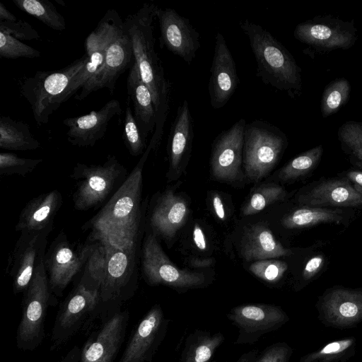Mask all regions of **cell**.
I'll return each mask as SVG.
<instances>
[{
  "label": "cell",
  "mask_w": 362,
  "mask_h": 362,
  "mask_svg": "<svg viewBox=\"0 0 362 362\" xmlns=\"http://www.w3.org/2000/svg\"><path fill=\"white\" fill-rule=\"evenodd\" d=\"M223 341V337L220 334L200 338L190 346L183 362H209Z\"/></svg>",
  "instance_id": "obj_41"
},
{
  "label": "cell",
  "mask_w": 362,
  "mask_h": 362,
  "mask_svg": "<svg viewBox=\"0 0 362 362\" xmlns=\"http://www.w3.org/2000/svg\"><path fill=\"white\" fill-rule=\"evenodd\" d=\"M0 31L19 40H32L40 37L37 31L28 22L18 19L16 21H0Z\"/></svg>",
  "instance_id": "obj_44"
},
{
  "label": "cell",
  "mask_w": 362,
  "mask_h": 362,
  "mask_svg": "<svg viewBox=\"0 0 362 362\" xmlns=\"http://www.w3.org/2000/svg\"><path fill=\"white\" fill-rule=\"evenodd\" d=\"M346 178L349 180L353 187L362 194V170H352L346 172Z\"/></svg>",
  "instance_id": "obj_47"
},
{
  "label": "cell",
  "mask_w": 362,
  "mask_h": 362,
  "mask_svg": "<svg viewBox=\"0 0 362 362\" xmlns=\"http://www.w3.org/2000/svg\"><path fill=\"white\" fill-rule=\"evenodd\" d=\"M353 343V338L331 342L318 351L304 356L300 362H323L329 361L344 352Z\"/></svg>",
  "instance_id": "obj_43"
},
{
  "label": "cell",
  "mask_w": 362,
  "mask_h": 362,
  "mask_svg": "<svg viewBox=\"0 0 362 362\" xmlns=\"http://www.w3.org/2000/svg\"><path fill=\"white\" fill-rule=\"evenodd\" d=\"M151 150L149 144L122 185L84 225L90 229L88 240L114 245L138 243L142 216V173Z\"/></svg>",
  "instance_id": "obj_2"
},
{
  "label": "cell",
  "mask_w": 362,
  "mask_h": 362,
  "mask_svg": "<svg viewBox=\"0 0 362 362\" xmlns=\"http://www.w3.org/2000/svg\"><path fill=\"white\" fill-rule=\"evenodd\" d=\"M156 18L160 27V46L190 64L201 47L199 33L190 21L171 8L158 7Z\"/></svg>",
  "instance_id": "obj_15"
},
{
  "label": "cell",
  "mask_w": 362,
  "mask_h": 362,
  "mask_svg": "<svg viewBox=\"0 0 362 362\" xmlns=\"http://www.w3.org/2000/svg\"><path fill=\"white\" fill-rule=\"evenodd\" d=\"M163 322L158 305L153 306L139 322L119 362H145L152 353Z\"/></svg>",
  "instance_id": "obj_22"
},
{
  "label": "cell",
  "mask_w": 362,
  "mask_h": 362,
  "mask_svg": "<svg viewBox=\"0 0 362 362\" xmlns=\"http://www.w3.org/2000/svg\"><path fill=\"white\" fill-rule=\"evenodd\" d=\"M88 60L85 54L64 68L39 71L23 80L21 93L29 103L37 126L47 124L49 117L70 98L71 84Z\"/></svg>",
  "instance_id": "obj_4"
},
{
  "label": "cell",
  "mask_w": 362,
  "mask_h": 362,
  "mask_svg": "<svg viewBox=\"0 0 362 362\" xmlns=\"http://www.w3.org/2000/svg\"><path fill=\"white\" fill-rule=\"evenodd\" d=\"M288 145L277 127L255 119L245 126L243 163L247 177L258 181L275 166Z\"/></svg>",
  "instance_id": "obj_6"
},
{
  "label": "cell",
  "mask_w": 362,
  "mask_h": 362,
  "mask_svg": "<svg viewBox=\"0 0 362 362\" xmlns=\"http://www.w3.org/2000/svg\"><path fill=\"white\" fill-rule=\"evenodd\" d=\"M16 7L33 16L49 28L62 31L66 28L64 16L48 0H13Z\"/></svg>",
  "instance_id": "obj_33"
},
{
  "label": "cell",
  "mask_w": 362,
  "mask_h": 362,
  "mask_svg": "<svg viewBox=\"0 0 362 362\" xmlns=\"http://www.w3.org/2000/svg\"><path fill=\"white\" fill-rule=\"evenodd\" d=\"M257 63V76L294 98L302 92L301 69L291 52L267 30L246 19L239 23Z\"/></svg>",
  "instance_id": "obj_3"
},
{
  "label": "cell",
  "mask_w": 362,
  "mask_h": 362,
  "mask_svg": "<svg viewBox=\"0 0 362 362\" xmlns=\"http://www.w3.org/2000/svg\"><path fill=\"white\" fill-rule=\"evenodd\" d=\"M18 19L0 2V21H16Z\"/></svg>",
  "instance_id": "obj_51"
},
{
  "label": "cell",
  "mask_w": 362,
  "mask_h": 362,
  "mask_svg": "<svg viewBox=\"0 0 362 362\" xmlns=\"http://www.w3.org/2000/svg\"><path fill=\"white\" fill-rule=\"evenodd\" d=\"M193 240L195 245L201 250L206 248V240L205 235L199 225H195L193 230Z\"/></svg>",
  "instance_id": "obj_48"
},
{
  "label": "cell",
  "mask_w": 362,
  "mask_h": 362,
  "mask_svg": "<svg viewBox=\"0 0 362 362\" xmlns=\"http://www.w3.org/2000/svg\"><path fill=\"white\" fill-rule=\"evenodd\" d=\"M323 151L322 145H318L299 154L279 170V177L283 180H291L308 174L320 163Z\"/></svg>",
  "instance_id": "obj_35"
},
{
  "label": "cell",
  "mask_w": 362,
  "mask_h": 362,
  "mask_svg": "<svg viewBox=\"0 0 362 362\" xmlns=\"http://www.w3.org/2000/svg\"><path fill=\"white\" fill-rule=\"evenodd\" d=\"M294 37L320 54L337 49H349L358 40L354 21H345L326 15L298 23L293 31Z\"/></svg>",
  "instance_id": "obj_9"
},
{
  "label": "cell",
  "mask_w": 362,
  "mask_h": 362,
  "mask_svg": "<svg viewBox=\"0 0 362 362\" xmlns=\"http://www.w3.org/2000/svg\"><path fill=\"white\" fill-rule=\"evenodd\" d=\"M42 159L21 158L13 153H0V174L3 175H18L25 177L31 173Z\"/></svg>",
  "instance_id": "obj_39"
},
{
  "label": "cell",
  "mask_w": 362,
  "mask_h": 362,
  "mask_svg": "<svg viewBox=\"0 0 362 362\" xmlns=\"http://www.w3.org/2000/svg\"><path fill=\"white\" fill-rule=\"evenodd\" d=\"M62 202V195L57 189L33 198L22 209L15 227L16 231L40 230L53 224Z\"/></svg>",
  "instance_id": "obj_23"
},
{
  "label": "cell",
  "mask_w": 362,
  "mask_h": 362,
  "mask_svg": "<svg viewBox=\"0 0 362 362\" xmlns=\"http://www.w3.org/2000/svg\"><path fill=\"white\" fill-rule=\"evenodd\" d=\"M241 254L246 260H262L292 254L262 223L250 226L245 230L241 242Z\"/></svg>",
  "instance_id": "obj_27"
},
{
  "label": "cell",
  "mask_w": 362,
  "mask_h": 362,
  "mask_svg": "<svg viewBox=\"0 0 362 362\" xmlns=\"http://www.w3.org/2000/svg\"><path fill=\"white\" fill-rule=\"evenodd\" d=\"M133 62L127 76V92L134 106V115L146 139L154 132L156 114L151 93L143 81L136 63Z\"/></svg>",
  "instance_id": "obj_25"
},
{
  "label": "cell",
  "mask_w": 362,
  "mask_h": 362,
  "mask_svg": "<svg viewBox=\"0 0 362 362\" xmlns=\"http://www.w3.org/2000/svg\"><path fill=\"white\" fill-rule=\"evenodd\" d=\"M28 124L8 116L0 117V148L10 151H30L40 148Z\"/></svg>",
  "instance_id": "obj_30"
},
{
  "label": "cell",
  "mask_w": 362,
  "mask_h": 362,
  "mask_svg": "<svg viewBox=\"0 0 362 362\" xmlns=\"http://www.w3.org/2000/svg\"><path fill=\"white\" fill-rule=\"evenodd\" d=\"M23 294L22 316L17 331V346L24 351H31L38 346L44 338V322L52 295L45 258L37 265Z\"/></svg>",
  "instance_id": "obj_8"
},
{
  "label": "cell",
  "mask_w": 362,
  "mask_h": 362,
  "mask_svg": "<svg viewBox=\"0 0 362 362\" xmlns=\"http://www.w3.org/2000/svg\"><path fill=\"white\" fill-rule=\"evenodd\" d=\"M288 349L284 346L269 349L257 362H287Z\"/></svg>",
  "instance_id": "obj_45"
},
{
  "label": "cell",
  "mask_w": 362,
  "mask_h": 362,
  "mask_svg": "<svg viewBox=\"0 0 362 362\" xmlns=\"http://www.w3.org/2000/svg\"><path fill=\"white\" fill-rule=\"evenodd\" d=\"M246 124L245 119L241 118L215 138L211 149V169L216 179L232 181L240 175Z\"/></svg>",
  "instance_id": "obj_16"
},
{
  "label": "cell",
  "mask_w": 362,
  "mask_h": 362,
  "mask_svg": "<svg viewBox=\"0 0 362 362\" xmlns=\"http://www.w3.org/2000/svg\"><path fill=\"white\" fill-rule=\"evenodd\" d=\"M287 195L284 187L276 185H267L257 189L250 196L243 209L245 216L257 214L268 205L283 200Z\"/></svg>",
  "instance_id": "obj_37"
},
{
  "label": "cell",
  "mask_w": 362,
  "mask_h": 362,
  "mask_svg": "<svg viewBox=\"0 0 362 362\" xmlns=\"http://www.w3.org/2000/svg\"><path fill=\"white\" fill-rule=\"evenodd\" d=\"M329 322L346 326L362 320V291L337 288L329 291L322 304Z\"/></svg>",
  "instance_id": "obj_24"
},
{
  "label": "cell",
  "mask_w": 362,
  "mask_h": 362,
  "mask_svg": "<svg viewBox=\"0 0 362 362\" xmlns=\"http://www.w3.org/2000/svg\"><path fill=\"white\" fill-rule=\"evenodd\" d=\"M189 213L184 199L168 189L156 200L149 217L152 233L170 240L185 223Z\"/></svg>",
  "instance_id": "obj_21"
},
{
  "label": "cell",
  "mask_w": 362,
  "mask_h": 362,
  "mask_svg": "<svg viewBox=\"0 0 362 362\" xmlns=\"http://www.w3.org/2000/svg\"><path fill=\"white\" fill-rule=\"evenodd\" d=\"M107 31V21L104 14L86 39L84 47L88 60L71 84L70 97L101 70L105 61Z\"/></svg>",
  "instance_id": "obj_28"
},
{
  "label": "cell",
  "mask_w": 362,
  "mask_h": 362,
  "mask_svg": "<svg viewBox=\"0 0 362 362\" xmlns=\"http://www.w3.org/2000/svg\"><path fill=\"white\" fill-rule=\"evenodd\" d=\"M141 263L144 277L151 285L164 284L174 287L191 288L200 286L205 281L202 274L175 267L152 233H147L144 239Z\"/></svg>",
  "instance_id": "obj_10"
},
{
  "label": "cell",
  "mask_w": 362,
  "mask_h": 362,
  "mask_svg": "<svg viewBox=\"0 0 362 362\" xmlns=\"http://www.w3.org/2000/svg\"><path fill=\"white\" fill-rule=\"evenodd\" d=\"M325 257L322 255H318L310 258L305 264L303 270V277L308 280L314 277L322 268Z\"/></svg>",
  "instance_id": "obj_46"
},
{
  "label": "cell",
  "mask_w": 362,
  "mask_h": 362,
  "mask_svg": "<svg viewBox=\"0 0 362 362\" xmlns=\"http://www.w3.org/2000/svg\"><path fill=\"white\" fill-rule=\"evenodd\" d=\"M128 312L115 314L84 344L80 362H113L123 342Z\"/></svg>",
  "instance_id": "obj_19"
},
{
  "label": "cell",
  "mask_w": 362,
  "mask_h": 362,
  "mask_svg": "<svg viewBox=\"0 0 362 362\" xmlns=\"http://www.w3.org/2000/svg\"><path fill=\"white\" fill-rule=\"evenodd\" d=\"M124 143L133 156L143 154L146 149L144 138L131 107L127 105L124 112V129L122 134Z\"/></svg>",
  "instance_id": "obj_38"
},
{
  "label": "cell",
  "mask_w": 362,
  "mask_h": 362,
  "mask_svg": "<svg viewBox=\"0 0 362 362\" xmlns=\"http://www.w3.org/2000/svg\"><path fill=\"white\" fill-rule=\"evenodd\" d=\"M213 263V259L206 258V259H199V258H192L189 264L192 267L195 268H204L211 266Z\"/></svg>",
  "instance_id": "obj_52"
},
{
  "label": "cell",
  "mask_w": 362,
  "mask_h": 362,
  "mask_svg": "<svg viewBox=\"0 0 362 362\" xmlns=\"http://www.w3.org/2000/svg\"><path fill=\"white\" fill-rule=\"evenodd\" d=\"M351 89V84L346 78H337L330 81L325 86L321 98L322 117H328L338 112L347 103Z\"/></svg>",
  "instance_id": "obj_34"
},
{
  "label": "cell",
  "mask_w": 362,
  "mask_h": 362,
  "mask_svg": "<svg viewBox=\"0 0 362 362\" xmlns=\"http://www.w3.org/2000/svg\"><path fill=\"white\" fill-rule=\"evenodd\" d=\"M287 268L284 262L262 259L252 263L249 269L259 279L267 282H276L281 279Z\"/></svg>",
  "instance_id": "obj_42"
},
{
  "label": "cell",
  "mask_w": 362,
  "mask_h": 362,
  "mask_svg": "<svg viewBox=\"0 0 362 362\" xmlns=\"http://www.w3.org/2000/svg\"><path fill=\"white\" fill-rule=\"evenodd\" d=\"M212 204L216 216L221 220H224L226 218V212L222 200L218 194H216L213 197Z\"/></svg>",
  "instance_id": "obj_49"
},
{
  "label": "cell",
  "mask_w": 362,
  "mask_h": 362,
  "mask_svg": "<svg viewBox=\"0 0 362 362\" xmlns=\"http://www.w3.org/2000/svg\"><path fill=\"white\" fill-rule=\"evenodd\" d=\"M194 138L193 119L189 103L184 100L177 108L168 136L170 167L177 170L190 153Z\"/></svg>",
  "instance_id": "obj_26"
},
{
  "label": "cell",
  "mask_w": 362,
  "mask_h": 362,
  "mask_svg": "<svg viewBox=\"0 0 362 362\" xmlns=\"http://www.w3.org/2000/svg\"><path fill=\"white\" fill-rule=\"evenodd\" d=\"M158 6L144 3L135 13L127 16L124 28L129 35L141 78L149 88L156 110V123L150 144L155 150L160 144L168 115L171 83L165 76L162 62L155 49L154 20Z\"/></svg>",
  "instance_id": "obj_1"
},
{
  "label": "cell",
  "mask_w": 362,
  "mask_h": 362,
  "mask_svg": "<svg viewBox=\"0 0 362 362\" xmlns=\"http://www.w3.org/2000/svg\"><path fill=\"white\" fill-rule=\"evenodd\" d=\"M0 57L6 59H34L40 57V52L11 35L0 31Z\"/></svg>",
  "instance_id": "obj_40"
},
{
  "label": "cell",
  "mask_w": 362,
  "mask_h": 362,
  "mask_svg": "<svg viewBox=\"0 0 362 362\" xmlns=\"http://www.w3.org/2000/svg\"><path fill=\"white\" fill-rule=\"evenodd\" d=\"M53 224L40 230L24 231L17 240L7 267L13 279L14 293L24 292L37 265L45 258L47 237Z\"/></svg>",
  "instance_id": "obj_13"
},
{
  "label": "cell",
  "mask_w": 362,
  "mask_h": 362,
  "mask_svg": "<svg viewBox=\"0 0 362 362\" xmlns=\"http://www.w3.org/2000/svg\"><path fill=\"white\" fill-rule=\"evenodd\" d=\"M121 112L119 101L112 99L98 110L64 119L63 124L67 128L68 141L78 147L94 146L104 136L110 122Z\"/></svg>",
  "instance_id": "obj_18"
},
{
  "label": "cell",
  "mask_w": 362,
  "mask_h": 362,
  "mask_svg": "<svg viewBox=\"0 0 362 362\" xmlns=\"http://www.w3.org/2000/svg\"><path fill=\"white\" fill-rule=\"evenodd\" d=\"M107 21L105 56L101 70L81 88L76 99L82 100L91 93L107 88L112 93L119 76L129 66L133 50L124 21L115 9L105 13Z\"/></svg>",
  "instance_id": "obj_7"
},
{
  "label": "cell",
  "mask_w": 362,
  "mask_h": 362,
  "mask_svg": "<svg viewBox=\"0 0 362 362\" xmlns=\"http://www.w3.org/2000/svg\"><path fill=\"white\" fill-rule=\"evenodd\" d=\"M232 319L247 332L268 330L287 319L279 308L271 305H244L233 309Z\"/></svg>",
  "instance_id": "obj_29"
},
{
  "label": "cell",
  "mask_w": 362,
  "mask_h": 362,
  "mask_svg": "<svg viewBox=\"0 0 362 362\" xmlns=\"http://www.w3.org/2000/svg\"><path fill=\"white\" fill-rule=\"evenodd\" d=\"M100 300V289L79 281L57 315L51 338L53 348L65 343L78 332Z\"/></svg>",
  "instance_id": "obj_12"
},
{
  "label": "cell",
  "mask_w": 362,
  "mask_h": 362,
  "mask_svg": "<svg viewBox=\"0 0 362 362\" xmlns=\"http://www.w3.org/2000/svg\"><path fill=\"white\" fill-rule=\"evenodd\" d=\"M90 249L84 265V272L81 282L100 289L103 282L107 267V249L100 241H90Z\"/></svg>",
  "instance_id": "obj_32"
},
{
  "label": "cell",
  "mask_w": 362,
  "mask_h": 362,
  "mask_svg": "<svg viewBox=\"0 0 362 362\" xmlns=\"http://www.w3.org/2000/svg\"><path fill=\"white\" fill-rule=\"evenodd\" d=\"M81 350L77 347H74L60 362H80Z\"/></svg>",
  "instance_id": "obj_50"
},
{
  "label": "cell",
  "mask_w": 362,
  "mask_h": 362,
  "mask_svg": "<svg viewBox=\"0 0 362 362\" xmlns=\"http://www.w3.org/2000/svg\"><path fill=\"white\" fill-rule=\"evenodd\" d=\"M337 137L344 151L362 165V122H344L338 129Z\"/></svg>",
  "instance_id": "obj_36"
},
{
  "label": "cell",
  "mask_w": 362,
  "mask_h": 362,
  "mask_svg": "<svg viewBox=\"0 0 362 362\" xmlns=\"http://www.w3.org/2000/svg\"><path fill=\"white\" fill-rule=\"evenodd\" d=\"M127 171L115 156L103 163H77L70 177L76 181L74 206L79 211L96 208L110 198L127 178Z\"/></svg>",
  "instance_id": "obj_5"
},
{
  "label": "cell",
  "mask_w": 362,
  "mask_h": 362,
  "mask_svg": "<svg viewBox=\"0 0 362 362\" xmlns=\"http://www.w3.org/2000/svg\"><path fill=\"white\" fill-rule=\"evenodd\" d=\"M104 243L107 249V267L100 295L101 301L107 302L122 296L136 281L138 243Z\"/></svg>",
  "instance_id": "obj_14"
},
{
  "label": "cell",
  "mask_w": 362,
  "mask_h": 362,
  "mask_svg": "<svg viewBox=\"0 0 362 362\" xmlns=\"http://www.w3.org/2000/svg\"><path fill=\"white\" fill-rule=\"evenodd\" d=\"M247 359L246 358V357H244V358H240L238 362H247Z\"/></svg>",
  "instance_id": "obj_53"
},
{
  "label": "cell",
  "mask_w": 362,
  "mask_h": 362,
  "mask_svg": "<svg viewBox=\"0 0 362 362\" xmlns=\"http://www.w3.org/2000/svg\"><path fill=\"white\" fill-rule=\"evenodd\" d=\"M90 243L76 248L61 231L50 245L45 257V266L52 294L62 296L74 277L84 267L88 257Z\"/></svg>",
  "instance_id": "obj_11"
},
{
  "label": "cell",
  "mask_w": 362,
  "mask_h": 362,
  "mask_svg": "<svg viewBox=\"0 0 362 362\" xmlns=\"http://www.w3.org/2000/svg\"><path fill=\"white\" fill-rule=\"evenodd\" d=\"M238 84L235 60L225 37L218 32L215 36L214 53L208 86L211 106L214 109L225 106L235 93Z\"/></svg>",
  "instance_id": "obj_17"
},
{
  "label": "cell",
  "mask_w": 362,
  "mask_h": 362,
  "mask_svg": "<svg viewBox=\"0 0 362 362\" xmlns=\"http://www.w3.org/2000/svg\"><path fill=\"white\" fill-rule=\"evenodd\" d=\"M298 202L307 206H362L359 194L346 177L321 180L298 197Z\"/></svg>",
  "instance_id": "obj_20"
},
{
  "label": "cell",
  "mask_w": 362,
  "mask_h": 362,
  "mask_svg": "<svg viewBox=\"0 0 362 362\" xmlns=\"http://www.w3.org/2000/svg\"><path fill=\"white\" fill-rule=\"evenodd\" d=\"M345 219L344 213L341 209L305 206L287 214L283 218L282 224L287 228H303L325 223L340 224L344 223Z\"/></svg>",
  "instance_id": "obj_31"
}]
</instances>
